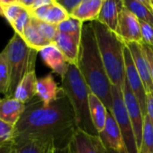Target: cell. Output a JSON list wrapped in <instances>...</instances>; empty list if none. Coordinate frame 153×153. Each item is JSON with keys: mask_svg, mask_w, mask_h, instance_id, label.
Listing matches in <instances>:
<instances>
[{"mask_svg": "<svg viewBox=\"0 0 153 153\" xmlns=\"http://www.w3.org/2000/svg\"><path fill=\"white\" fill-rule=\"evenodd\" d=\"M33 1L34 0H18V2L21 5H23L24 7H25L26 8H29L32 6V4L33 3Z\"/></svg>", "mask_w": 153, "mask_h": 153, "instance_id": "74e56055", "label": "cell"}, {"mask_svg": "<svg viewBox=\"0 0 153 153\" xmlns=\"http://www.w3.org/2000/svg\"><path fill=\"white\" fill-rule=\"evenodd\" d=\"M73 148H74V147H73ZM74 150H75V149H74ZM75 153H76V151H75Z\"/></svg>", "mask_w": 153, "mask_h": 153, "instance_id": "f6af8a7d", "label": "cell"}, {"mask_svg": "<svg viewBox=\"0 0 153 153\" xmlns=\"http://www.w3.org/2000/svg\"><path fill=\"white\" fill-rule=\"evenodd\" d=\"M22 38L24 39V41L25 42V43L32 49L37 51L38 52L45 46H47L48 44L51 43L50 42H48L47 40H45L38 32V30L36 29V27L34 26V25L32 22V18H31V22L29 23V25L25 27V31H24V34L22 36Z\"/></svg>", "mask_w": 153, "mask_h": 153, "instance_id": "7402d4cb", "label": "cell"}, {"mask_svg": "<svg viewBox=\"0 0 153 153\" xmlns=\"http://www.w3.org/2000/svg\"><path fill=\"white\" fill-rule=\"evenodd\" d=\"M10 86V68L7 54L3 50L0 52V94L8 96Z\"/></svg>", "mask_w": 153, "mask_h": 153, "instance_id": "484cf974", "label": "cell"}, {"mask_svg": "<svg viewBox=\"0 0 153 153\" xmlns=\"http://www.w3.org/2000/svg\"><path fill=\"white\" fill-rule=\"evenodd\" d=\"M123 8V0H104L97 21L115 32L120 13Z\"/></svg>", "mask_w": 153, "mask_h": 153, "instance_id": "2e32d148", "label": "cell"}, {"mask_svg": "<svg viewBox=\"0 0 153 153\" xmlns=\"http://www.w3.org/2000/svg\"><path fill=\"white\" fill-rule=\"evenodd\" d=\"M39 53L47 67H49L54 73L60 76V78L64 76L68 71L69 62L55 43L51 42L43 47Z\"/></svg>", "mask_w": 153, "mask_h": 153, "instance_id": "7c38bea8", "label": "cell"}, {"mask_svg": "<svg viewBox=\"0 0 153 153\" xmlns=\"http://www.w3.org/2000/svg\"><path fill=\"white\" fill-rule=\"evenodd\" d=\"M23 5H21L19 2L16 3H12L9 5H5L3 6V13H4V17L7 19V21L11 25L16 16L20 14V12L25 8Z\"/></svg>", "mask_w": 153, "mask_h": 153, "instance_id": "4dcf8cb0", "label": "cell"}, {"mask_svg": "<svg viewBox=\"0 0 153 153\" xmlns=\"http://www.w3.org/2000/svg\"><path fill=\"white\" fill-rule=\"evenodd\" d=\"M136 1L140 2V3L144 4L145 6H147V7H149V0H136Z\"/></svg>", "mask_w": 153, "mask_h": 153, "instance_id": "b9f144b4", "label": "cell"}, {"mask_svg": "<svg viewBox=\"0 0 153 153\" xmlns=\"http://www.w3.org/2000/svg\"><path fill=\"white\" fill-rule=\"evenodd\" d=\"M78 129L70 101L64 90L57 100L44 105L38 98L26 104L15 125L14 142L24 140L53 141L56 148L70 144Z\"/></svg>", "mask_w": 153, "mask_h": 153, "instance_id": "6da1fadb", "label": "cell"}, {"mask_svg": "<svg viewBox=\"0 0 153 153\" xmlns=\"http://www.w3.org/2000/svg\"><path fill=\"white\" fill-rule=\"evenodd\" d=\"M80 40L81 36H75L58 32L53 43L57 45L69 63L76 65L79 53Z\"/></svg>", "mask_w": 153, "mask_h": 153, "instance_id": "9a60e30c", "label": "cell"}, {"mask_svg": "<svg viewBox=\"0 0 153 153\" xmlns=\"http://www.w3.org/2000/svg\"><path fill=\"white\" fill-rule=\"evenodd\" d=\"M32 22L34 25V26L36 27V29L38 30V32L40 33V34L45 40H47L50 42H54V39L58 33L57 25L46 23V22L42 21V20H39L33 16H32Z\"/></svg>", "mask_w": 153, "mask_h": 153, "instance_id": "83f0119b", "label": "cell"}, {"mask_svg": "<svg viewBox=\"0 0 153 153\" xmlns=\"http://www.w3.org/2000/svg\"><path fill=\"white\" fill-rule=\"evenodd\" d=\"M88 103L92 123L99 134V132H101L105 128L108 110L101 99L93 93H90L89 95Z\"/></svg>", "mask_w": 153, "mask_h": 153, "instance_id": "44dd1931", "label": "cell"}, {"mask_svg": "<svg viewBox=\"0 0 153 153\" xmlns=\"http://www.w3.org/2000/svg\"><path fill=\"white\" fill-rule=\"evenodd\" d=\"M52 141L42 140H24L15 143L16 153H44L48 145Z\"/></svg>", "mask_w": 153, "mask_h": 153, "instance_id": "603a6c76", "label": "cell"}, {"mask_svg": "<svg viewBox=\"0 0 153 153\" xmlns=\"http://www.w3.org/2000/svg\"><path fill=\"white\" fill-rule=\"evenodd\" d=\"M62 93V88L58 86L51 74H48L37 79L36 96L44 105H50L52 102L57 100Z\"/></svg>", "mask_w": 153, "mask_h": 153, "instance_id": "4fadbf2b", "label": "cell"}, {"mask_svg": "<svg viewBox=\"0 0 153 153\" xmlns=\"http://www.w3.org/2000/svg\"><path fill=\"white\" fill-rule=\"evenodd\" d=\"M138 153H153V124L148 115L144 116L142 139Z\"/></svg>", "mask_w": 153, "mask_h": 153, "instance_id": "d4e9b609", "label": "cell"}, {"mask_svg": "<svg viewBox=\"0 0 153 153\" xmlns=\"http://www.w3.org/2000/svg\"><path fill=\"white\" fill-rule=\"evenodd\" d=\"M55 148H56V147H55V143L52 141V142H51V143L48 145V147L46 148V150H45L44 153H53Z\"/></svg>", "mask_w": 153, "mask_h": 153, "instance_id": "f35d334b", "label": "cell"}, {"mask_svg": "<svg viewBox=\"0 0 153 153\" xmlns=\"http://www.w3.org/2000/svg\"><path fill=\"white\" fill-rule=\"evenodd\" d=\"M99 52L113 86L123 87L125 80L124 47L125 43L107 26L97 20L92 21Z\"/></svg>", "mask_w": 153, "mask_h": 153, "instance_id": "3957f363", "label": "cell"}, {"mask_svg": "<svg viewBox=\"0 0 153 153\" xmlns=\"http://www.w3.org/2000/svg\"><path fill=\"white\" fill-rule=\"evenodd\" d=\"M103 3L104 0H83L70 16L83 23L97 20Z\"/></svg>", "mask_w": 153, "mask_h": 153, "instance_id": "ffe728a7", "label": "cell"}, {"mask_svg": "<svg viewBox=\"0 0 153 153\" xmlns=\"http://www.w3.org/2000/svg\"><path fill=\"white\" fill-rule=\"evenodd\" d=\"M147 115L153 124V92L147 94Z\"/></svg>", "mask_w": 153, "mask_h": 153, "instance_id": "e575fe53", "label": "cell"}, {"mask_svg": "<svg viewBox=\"0 0 153 153\" xmlns=\"http://www.w3.org/2000/svg\"><path fill=\"white\" fill-rule=\"evenodd\" d=\"M72 144L76 153H103L104 144L98 136H93L88 132L76 129Z\"/></svg>", "mask_w": 153, "mask_h": 153, "instance_id": "5bb4252c", "label": "cell"}, {"mask_svg": "<svg viewBox=\"0 0 153 153\" xmlns=\"http://www.w3.org/2000/svg\"><path fill=\"white\" fill-rule=\"evenodd\" d=\"M123 3L124 7L135 15L139 20L147 22L153 26V14L147 6L136 0H123Z\"/></svg>", "mask_w": 153, "mask_h": 153, "instance_id": "cb8c5ba5", "label": "cell"}, {"mask_svg": "<svg viewBox=\"0 0 153 153\" xmlns=\"http://www.w3.org/2000/svg\"><path fill=\"white\" fill-rule=\"evenodd\" d=\"M31 18H32V16H31L30 11L28 10V8L25 7L20 12V14L16 16V18L15 19L13 24L11 25V26L15 30V33L19 34L22 37L25 27L31 22Z\"/></svg>", "mask_w": 153, "mask_h": 153, "instance_id": "f1b7e54d", "label": "cell"}, {"mask_svg": "<svg viewBox=\"0 0 153 153\" xmlns=\"http://www.w3.org/2000/svg\"><path fill=\"white\" fill-rule=\"evenodd\" d=\"M142 43L153 47V26L147 22L140 20Z\"/></svg>", "mask_w": 153, "mask_h": 153, "instance_id": "1f68e13d", "label": "cell"}, {"mask_svg": "<svg viewBox=\"0 0 153 153\" xmlns=\"http://www.w3.org/2000/svg\"><path fill=\"white\" fill-rule=\"evenodd\" d=\"M76 66L91 93L97 96L107 110L111 111L113 105L112 84L99 52L91 22H85L83 24Z\"/></svg>", "mask_w": 153, "mask_h": 153, "instance_id": "7a4b0ae2", "label": "cell"}, {"mask_svg": "<svg viewBox=\"0 0 153 153\" xmlns=\"http://www.w3.org/2000/svg\"><path fill=\"white\" fill-rule=\"evenodd\" d=\"M0 153H16L15 143L0 147Z\"/></svg>", "mask_w": 153, "mask_h": 153, "instance_id": "8d00e7d4", "label": "cell"}, {"mask_svg": "<svg viewBox=\"0 0 153 153\" xmlns=\"http://www.w3.org/2000/svg\"><path fill=\"white\" fill-rule=\"evenodd\" d=\"M0 101H1V98H0Z\"/></svg>", "mask_w": 153, "mask_h": 153, "instance_id": "bcb514c9", "label": "cell"}, {"mask_svg": "<svg viewBox=\"0 0 153 153\" xmlns=\"http://www.w3.org/2000/svg\"><path fill=\"white\" fill-rule=\"evenodd\" d=\"M123 97L126 105V109L129 114V117L131 122V125L133 128L135 140L138 147L140 146L141 139H142V132H143V123H144V115L142 114L141 108L139 105L137 98L135 97L134 94L132 93L127 80H124V83L122 87Z\"/></svg>", "mask_w": 153, "mask_h": 153, "instance_id": "ba28073f", "label": "cell"}, {"mask_svg": "<svg viewBox=\"0 0 153 153\" xmlns=\"http://www.w3.org/2000/svg\"><path fill=\"white\" fill-rule=\"evenodd\" d=\"M61 88L73 107L78 128L93 136H98L90 116L88 98L91 93L78 66L69 63L67 73L61 78Z\"/></svg>", "mask_w": 153, "mask_h": 153, "instance_id": "277c9868", "label": "cell"}, {"mask_svg": "<svg viewBox=\"0 0 153 153\" xmlns=\"http://www.w3.org/2000/svg\"><path fill=\"white\" fill-rule=\"evenodd\" d=\"M131 51L134 65L138 70V73L143 82L146 93L153 92V82L150 76L149 65L143 51L142 45L140 42H129L125 43Z\"/></svg>", "mask_w": 153, "mask_h": 153, "instance_id": "8fae6325", "label": "cell"}, {"mask_svg": "<svg viewBox=\"0 0 153 153\" xmlns=\"http://www.w3.org/2000/svg\"><path fill=\"white\" fill-rule=\"evenodd\" d=\"M15 126L0 119V147L14 143Z\"/></svg>", "mask_w": 153, "mask_h": 153, "instance_id": "f546056e", "label": "cell"}, {"mask_svg": "<svg viewBox=\"0 0 153 153\" xmlns=\"http://www.w3.org/2000/svg\"><path fill=\"white\" fill-rule=\"evenodd\" d=\"M114 33L124 43H142L140 20L125 7L120 13L116 30Z\"/></svg>", "mask_w": 153, "mask_h": 153, "instance_id": "9c48e42d", "label": "cell"}, {"mask_svg": "<svg viewBox=\"0 0 153 153\" xmlns=\"http://www.w3.org/2000/svg\"><path fill=\"white\" fill-rule=\"evenodd\" d=\"M37 79L35 70L26 74L17 85L13 94V97L25 105L31 102L34 97H36Z\"/></svg>", "mask_w": 153, "mask_h": 153, "instance_id": "d6986e66", "label": "cell"}, {"mask_svg": "<svg viewBox=\"0 0 153 153\" xmlns=\"http://www.w3.org/2000/svg\"><path fill=\"white\" fill-rule=\"evenodd\" d=\"M103 153H119L114 149H108V148H105L104 146V149H103Z\"/></svg>", "mask_w": 153, "mask_h": 153, "instance_id": "60d3db41", "label": "cell"}, {"mask_svg": "<svg viewBox=\"0 0 153 153\" xmlns=\"http://www.w3.org/2000/svg\"><path fill=\"white\" fill-rule=\"evenodd\" d=\"M53 153H75L73 144L72 142L67 146L61 147V148H55Z\"/></svg>", "mask_w": 153, "mask_h": 153, "instance_id": "d590c367", "label": "cell"}, {"mask_svg": "<svg viewBox=\"0 0 153 153\" xmlns=\"http://www.w3.org/2000/svg\"><path fill=\"white\" fill-rule=\"evenodd\" d=\"M4 51L10 68V86L7 97H13L22 79L26 74L35 70L36 58L39 52L30 48L24 39L16 33Z\"/></svg>", "mask_w": 153, "mask_h": 153, "instance_id": "5b68a950", "label": "cell"}, {"mask_svg": "<svg viewBox=\"0 0 153 153\" xmlns=\"http://www.w3.org/2000/svg\"><path fill=\"white\" fill-rule=\"evenodd\" d=\"M83 22L73 16H69L68 19L62 21L57 25V30L59 33H63L75 36H81Z\"/></svg>", "mask_w": 153, "mask_h": 153, "instance_id": "4316f807", "label": "cell"}, {"mask_svg": "<svg viewBox=\"0 0 153 153\" xmlns=\"http://www.w3.org/2000/svg\"><path fill=\"white\" fill-rule=\"evenodd\" d=\"M26 105L13 97H7L0 101V119L15 126L22 116Z\"/></svg>", "mask_w": 153, "mask_h": 153, "instance_id": "ac0fdd59", "label": "cell"}, {"mask_svg": "<svg viewBox=\"0 0 153 153\" xmlns=\"http://www.w3.org/2000/svg\"><path fill=\"white\" fill-rule=\"evenodd\" d=\"M112 97H113V105H112L111 112L120 127L127 149V152L138 153V147L135 140V135L123 100L122 88L112 85Z\"/></svg>", "mask_w": 153, "mask_h": 153, "instance_id": "8992f818", "label": "cell"}, {"mask_svg": "<svg viewBox=\"0 0 153 153\" xmlns=\"http://www.w3.org/2000/svg\"><path fill=\"white\" fill-rule=\"evenodd\" d=\"M0 16H4V13H3V4L0 0Z\"/></svg>", "mask_w": 153, "mask_h": 153, "instance_id": "ee69618b", "label": "cell"}, {"mask_svg": "<svg viewBox=\"0 0 153 153\" xmlns=\"http://www.w3.org/2000/svg\"><path fill=\"white\" fill-rule=\"evenodd\" d=\"M143 51L145 52V55L147 57L149 65V69H150V76H151V79L153 82V47L147 45L145 43H141Z\"/></svg>", "mask_w": 153, "mask_h": 153, "instance_id": "d6a6232c", "label": "cell"}, {"mask_svg": "<svg viewBox=\"0 0 153 153\" xmlns=\"http://www.w3.org/2000/svg\"><path fill=\"white\" fill-rule=\"evenodd\" d=\"M1 2H2L3 6H5V5H9L12 3H16V2H18V0H1Z\"/></svg>", "mask_w": 153, "mask_h": 153, "instance_id": "ab89813d", "label": "cell"}, {"mask_svg": "<svg viewBox=\"0 0 153 153\" xmlns=\"http://www.w3.org/2000/svg\"><path fill=\"white\" fill-rule=\"evenodd\" d=\"M30 13L32 16L55 25H59L70 16L67 10L57 2V0L55 3L51 5L34 9L30 11Z\"/></svg>", "mask_w": 153, "mask_h": 153, "instance_id": "e0dca14e", "label": "cell"}, {"mask_svg": "<svg viewBox=\"0 0 153 153\" xmlns=\"http://www.w3.org/2000/svg\"><path fill=\"white\" fill-rule=\"evenodd\" d=\"M149 10L153 14V0H149Z\"/></svg>", "mask_w": 153, "mask_h": 153, "instance_id": "7bdbcfd3", "label": "cell"}, {"mask_svg": "<svg viewBox=\"0 0 153 153\" xmlns=\"http://www.w3.org/2000/svg\"><path fill=\"white\" fill-rule=\"evenodd\" d=\"M98 137L105 148L114 149L119 153H128L120 127L111 111L107 112L105 128L99 132Z\"/></svg>", "mask_w": 153, "mask_h": 153, "instance_id": "30bf717a", "label": "cell"}, {"mask_svg": "<svg viewBox=\"0 0 153 153\" xmlns=\"http://www.w3.org/2000/svg\"><path fill=\"white\" fill-rule=\"evenodd\" d=\"M56 2V0H34L33 3L32 4V6L28 8L29 11H33L34 9L42 7H46L49 5H51L53 3Z\"/></svg>", "mask_w": 153, "mask_h": 153, "instance_id": "836d02e7", "label": "cell"}, {"mask_svg": "<svg viewBox=\"0 0 153 153\" xmlns=\"http://www.w3.org/2000/svg\"><path fill=\"white\" fill-rule=\"evenodd\" d=\"M124 68H125V79L127 80L132 93L137 98L141 108L143 115H147V93L143 82L134 65L130 50L125 44L124 47Z\"/></svg>", "mask_w": 153, "mask_h": 153, "instance_id": "52a82bcc", "label": "cell"}]
</instances>
